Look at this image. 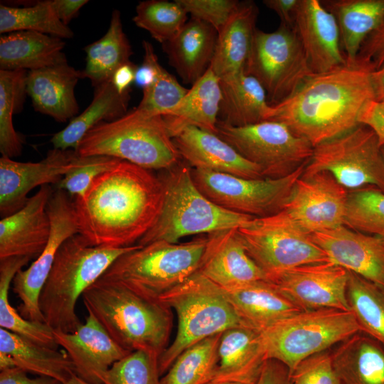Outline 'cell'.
<instances>
[{
  "label": "cell",
  "instance_id": "obj_39",
  "mask_svg": "<svg viewBox=\"0 0 384 384\" xmlns=\"http://www.w3.org/2000/svg\"><path fill=\"white\" fill-rule=\"evenodd\" d=\"M221 334L208 337L182 351L161 377V384H206L211 380L218 368Z\"/></svg>",
  "mask_w": 384,
  "mask_h": 384
},
{
  "label": "cell",
  "instance_id": "obj_55",
  "mask_svg": "<svg viewBox=\"0 0 384 384\" xmlns=\"http://www.w3.org/2000/svg\"><path fill=\"white\" fill-rule=\"evenodd\" d=\"M50 5L59 20L68 26L76 17L87 0H50Z\"/></svg>",
  "mask_w": 384,
  "mask_h": 384
},
{
  "label": "cell",
  "instance_id": "obj_57",
  "mask_svg": "<svg viewBox=\"0 0 384 384\" xmlns=\"http://www.w3.org/2000/svg\"><path fill=\"white\" fill-rule=\"evenodd\" d=\"M371 85L375 100H384V63L372 71L370 75Z\"/></svg>",
  "mask_w": 384,
  "mask_h": 384
},
{
  "label": "cell",
  "instance_id": "obj_44",
  "mask_svg": "<svg viewBox=\"0 0 384 384\" xmlns=\"http://www.w3.org/2000/svg\"><path fill=\"white\" fill-rule=\"evenodd\" d=\"M344 225L384 238V192L373 186L348 191Z\"/></svg>",
  "mask_w": 384,
  "mask_h": 384
},
{
  "label": "cell",
  "instance_id": "obj_20",
  "mask_svg": "<svg viewBox=\"0 0 384 384\" xmlns=\"http://www.w3.org/2000/svg\"><path fill=\"white\" fill-rule=\"evenodd\" d=\"M311 235L331 262L384 287V238L345 225Z\"/></svg>",
  "mask_w": 384,
  "mask_h": 384
},
{
  "label": "cell",
  "instance_id": "obj_2",
  "mask_svg": "<svg viewBox=\"0 0 384 384\" xmlns=\"http://www.w3.org/2000/svg\"><path fill=\"white\" fill-rule=\"evenodd\" d=\"M370 63L356 59L331 70L307 76L267 120L286 124L313 146L359 125L365 106L375 100Z\"/></svg>",
  "mask_w": 384,
  "mask_h": 384
},
{
  "label": "cell",
  "instance_id": "obj_30",
  "mask_svg": "<svg viewBox=\"0 0 384 384\" xmlns=\"http://www.w3.org/2000/svg\"><path fill=\"white\" fill-rule=\"evenodd\" d=\"M220 100V79L209 68L178 103L162 115L171 137L188 126L216 134Z\"/></svg>",
  "mask_w": 384,
  "mask_h": 384
},
{
  "label": "cell",
  "instance_id": "obj_13",
  "mask_svg": "<svg viewBox=\"0 0 384 384\" xmlns=\"http://www.w3.org/2000/svg\"><path fill=\"white\" fill-rule=\"evenodd\" d=\"M245 73L258 80L272 106L289 97L313 72L293 28L280 24L272 32L255 29Z\"/></svg>",
  "mask_w": 384,
  "mask_h": 384
},
{
  "label": "cell",
  "instance_id": "obj_53",
  "mask_svg": "<svg viewBox=\"0 0 384 384\" xmlns=\"http://www.w3.org/2000/svg\"><path fill=\"white\" fill-rule=\"evenodd\" d=\"M26 373L18 367L2 370L0 373V384H65L49 376L30 378Z\"/></svg>",
  "mask_w": 384,
  "mask_h": 384
},
{
  "label": "cell",
  "instance_id": "obj_47",
  "mask_svg": "<svg viewBox=\"0 0 384 384\" xmlns=\"http://www.w3.org/2000/svg\"><path fill=\"white\" fill-rule=\"evenodd\" d=\"M83 157L82 163L68 173L58 183V189L75 198L83 196L96 177L122 161L106 156Z\"/></svg>",
  "mask_w": 384,
  "mask_h": 384
},
{
  "label": "cell",
  "instance_id": "obj_22",
  "mask_svg": "<svg viewBox=\"0 0 384 384\" xmlns=\"http://www.w3.org/2000/svg\"><path fill=\"white\" fill-rule=\"evenodd\" d=\"M53 193L49 185L41 186L23 208L1 219L0 260L41 254L50 233L47 206Z\"/></svg>",
  "mask_w": 384,
  "mask_h": 384
},
{
  "label": "cell",
  "instance_id": "obj_50",
  "mask_svg": "<svg viewBox=\"0 0 384 384\" xmlns=\"http://www.w3.org/2000/svg\"><path fill=\"white\" fill-rule=\"evenodd\" d=\"M356 59L372 63L375 69L384 63V23L364 40Z\"/></svg>",
  "mask_w": 384,
  "mask_h": 384
},
{
  "label": "cell",
  "instance_id": "obj_51",
  "mask_svg": "<svg viewBox=\"0 0 384 384\" xmlns=\"http://www.w3.org/2000/svg\"><path fill=\"white\" fill-rule=\"evenodd\" d=\"M358 122L369 127L376 135L380 146H384V100H373L361 112Z\"/></svg>",
  "mask_w": 384,
  "mask_h": 384
},
{
  "label": "cell",
  "instance_id": "obj_24",
  "mask_svg": "<svg viewBox=\"0 0 384 384\" xmlns=\"http://www.w3.org/2000/svg\"><path fill=\"white\" fill-rule=\"evenodd\" d=\"M237 228L208 234L198 270L222 289H232L266 279V275L245 250Z\"/></svg>",
  "mask_w": 384,
  "mask_h": 384
},
{
  "label": "cell",
  "instance_id": "obj_28",
  "mask_svg": "<svg viewBox=\"0 0 384 384\" xmlns=\"http://www.w3.org/2000/svg\"><path fill=\"white\" fill-rule=\"evenodd\" d=\"M217 37L214 28L191 18L172 40L163 44L169 64L184 83L193 85L210 68Z\"/></svg>",
  "mask_w": 384,
  "mask_h": 384
},
{
  "label": "cell",
  "instance_id": "obj_60",
  "mask_svg": "<svg viewBox=\"0 0 384 384\" xmlns=\"http://www.w3.org/2000/svg\"><path fill=\"white\" fill-rule=\"evenodd\" d=\"M66 384H90L82 379L80 378L76 375H74Z\"/></svg>",
  "mask_w": 384,
  "mask_h": 384
},
{
  "label": "cell",
  "instance_id": "obj_6",
  "mask_svg": "<svg viewBox=\"0 0 384 384\" xmlns=\"http://www.w3.org/2000/svg\"><path fill=\"white\" fill-rule=\"evenodd\" d=\"M161 178L164 186L161 210L154 225L137 243L142 246L159 240L177 243L188 235L244 227L255 218L209 200L196 187L186 166L176 165Z\"/></svg>",
  "mask_w": 384,
  "mask_h": 384
},
{
  "label": "cell",
  "instance_id": "obj_11",
  "mask_svg": "<svg viewBox=\"0 0 384 384\" xmlns=\"http://www.w3.org/2000/svg\"><path fill=\"white\" fill-rule=\"evenodd\" d=\"M327 171L348 191L367 186L384 192V156L368 127H356L314 146L303 175Z\"/></svg>",
  "mask_w": 384,
  "mask_h": 384
},
{
  "label": "cell",
  "instance_id": "obj_59",
  "mask_svg": "<svg viewBox=\"0 0 384 384\" xmlns=\"http://www.w3.org/2000/svg\"><path fill=\"white\" fill-rule=\"evenodd\" d=\"M14 367L16 366L12 356L6 353L0 352V370H2Z\"/></svg>",
  "mask_w": 384,
  "mask_h": 384
},
{
  "label": "cell",
  "instance_id": "obj_16",
  "mask_svg": "<svg viewBox=\"0 0 384 384\" xmlns=\"http://www.w3.org/2000/svg\"><path fill=\"white\" fill-rule=\"evenodd\" d=\"M348 271L332 262L286 270L266 279L302 311H350L346 297Z\"/></svg>",
  "mask_w": 384,
  "mask_h": 384
},
{
  "label": "cell",
  "instance_id": "obj_36",
  "mask_svg": "<svg viewBox=\"0 0 384 384\" xmlns=\"http://www.w3.org/2000/svg\"><path fill=\"white\" fill-rule=\"evenodd\" d=\"M218 353L216 375L257 378L266 360L260 332L245 326L224 331Z\"/></svg>",
  "mask_w": 384,
  "mask_h": 384
},
{
  "label": "cell",
  "instance_id": "obj_35",
  "mask_svg": "<svg viewBox=\"0 0 384 384\" xmlns=\"http://www.w3.org/2000/svg\"><path fill=\"white\" fill-rule=\"evenodd\" d=\"M129 91L121 93L112 80L95 87L94 97L88 107L71 119L61 131L51 139L53 148L75 150L83 137L102 122L112 121L124 115L127 111Z\"/></svg>",
  "mask_w": 384,
  "mask_h": 384
},
{
  "label": "cell",
  "instance_id": "obj_26",
  "mask_svg": "<svg viewBox=\"0 0 384 384\" xmlns=\"http://www.w3.org/2000/svg\"><path fill=\"white\" fill-rule=\"evenodd\" d=\"M258 8L252 1H240L228 21L218 32L210 68L220 79H231L245 72L253 35L257 28Z\"/></svg>",
  "mask_w": 384,
  "mask_h": 384
},
{
  "label": "cell",
  "instance_id": "obj_5",
  "mask_svg": "<svg viewBox=\"0 0 384 384\" xmlns=\"http://www.w3.org/2000/svg\"><path fill=\"white\" fill-rule=\"evenodd\" d=\"M75 151L81 156H110L149 170H169L181 158L162 116L137 107L95 126Z\"/></svg>",
  "mask_w": 384,
  "mask_h": 384
},
{
  "label": "cell",
  "instance_id": "obj_3",
  "mask_svg": "<svg viewBox=\"0 0 384 384\" xmlns=\"http://www.w3.org/2000/svg\"><path fill=\"white\" fill-rule=\"evenodd\" d=\"M82 298L87 312L125 350L146 351L159 358L169 345L173 310L160 301L102 277L85 291Z\"/></svg>",
  "mask_w": 384,
  "mask_h": 384
},
{
  "label": "cell",
  "instance_id": "obj_25",
  "mask_svg": "<svg viewBox=\"0 0 384 384\" xmlns=\"http://www.w3.org/2000/svg\"><path fill=\"white\" fill-rule=\"evenodd\" d=\"M81 78H84L82 70H75L68 63L30 70L26 76V93L37 112L65 122L79 111L75 87Z\"/></svg>",
  "mask_w": 384,
  "mask_h": 384
},
{
  "label": "cell",
  "instance_id": "obj_46",
  "mask_svg": "<svg viewBox=\"0 0 384 384\" xmlns=\"http://www.w3.org/2000/svg\"><path fill=\"white\" fill-rule=\"evenodd\" d=\"M188 89L183 87L158 61L153 82L143 90L137 109L151 114L163 115L176 105Z\"/></svg>",
  "mask_w": 384,
  "mask_h": 384
},
{
  "label": "cell",
  "instance_id": "obj_42",
  "mask_svg": "<svg viewBox=\"0 0 384 384\" xmlns=\"http://www.w3.org/2000/svg\"><path fill=\"white\" fill-rule=\"evenodd\" d=\"M36 31L60 38H71L73 31L55 15L50 0L37 1L32 6L12 7L0 5V33Z\"/></svg>",
  "mask_w": 384,
  "mask_h": 384
},
{
  "label": "cell",
  "instance_id": "obj_14",
  "mask_svg": "<svg viewBox=\"0 0 384 384\" xmlns=\"http://www.w3.org/2000/svg\"><path fill=\"white\" fill-rule=\"evenodd\" d=\"M306 164L279 178H245L198 169H191V176L199 191L216 205L234 213L264 218L284 208Z\"/></svg>",
  "mask_w": 384,
  "mask_h": 384
},
{
  "label": "cell",
  "instance_id": "obj_61",
  "mask_svg": "<svg viewBox=\"0 0 384 384\" xmlns=\"http://www.w3.org/2000/svg\"><path fill=\"white\" fill-rule=\"evenodd\" d=\"M381 149H382V151H383V156H384V146H381Z\"/></svg>",
  "mask_w": 384,
  "mask_h": 384
},
{
  "label": "cell",
  "instance_id": "obj_12",
  "mask_svg": "<svg viewBox=\"0 0 384 384\" xmlns=\"http://www.w3.org/2000/svg\"><path fill=\"white\" fill-rule=\"evenodd\" d=\"M216 134L259 166L263 176L268 178L292 174L309 162L314 151L309 141L276 121L234 127L218 120Z\"/></svg>",
  "mask_w": 384,
  "mask_h": 384
},
{
  "label": "cell",
  "instance_id": "obj_21",
  "mask_svg": "<svg viewBox=\"0 0 384 384\" xmlns=\"http://www.w3.org/2000/svg\"><path fill=\"white\" fill-rule=\"evenodd\" d=\"M53 333L58 346L73 362L76 375L90 384H102V373L131 353L120 346L90 312L74 332Z\"/></svg>",
  "mask_w": 384,
  "mask_h": 384
},
{
  "label": "cell",
  "instance_id": "obj_52",
  "mask_svg": "<svg viewBox=\"0 0 384 384\" xmlns=\"http://www.w3.org/2000/svg\"><path fill=\"white\" fill-rule=\"evenodd\" d=\"M255 384H292L291 373L282 363L266 359Z\"/></svg>",
  "mask_w": 384,
  "mask_h": 384
},
{
  "label": "cell",
  "instance_id": "obj_32",
  "mask_svg": "<svg viewBox=\"0 0 384 384\" xmlns=\"http://www.w3.org/2000/svg\"><path fill=\"white\" fill-rule=\"evenodd\" d=\"M321 1L337 21L346 61H355L364 40L384 23V0Z\"/></svg>",
  "mask_w": 384,
  "mask_h": 384
},
{
  "label": "cell",
  "instance_id": "obj_4",
  "mask_svg": "<svg viewBox=\"0 0 384 384\" xmlns=\"http://www.w3.org/2000/svg\"><path fill=\"white\" fill-rule=\"evenodd\" d=\"M139 246L93 245L79 233L59 247L39 297L44 322L53 330L76 331L82 324L75 311L77 302L122 255Z\"/></svg>",
  "mask_w": 384,
  "mask_h": 384
},
{
  "label": "cell",
  "instance_id": "obj_38",
  "mask_svg": "<svg viewBox=\"0 0 384 384\" xmlns=\"http://www.w3.org/2000/svg\"><path fill=\"white\" fill-rule=\"evenodd\" d=\"M31 260L28 257H11L0 260L1 328L42 346L58 349L53 329L46 323L23 319L10 304L9 290L16 273Z\"/></svg>",
  "mask_w": 384,
  "mask_h": 384
},
{
  "label": "cell",
  "instance_id": "obj_23",
  "mask_svg": "<svg viewBox=\"0 0 384 384\" xmlns=\"http://www.w3.org/2000/svg\"><path fill=\"white\" fill-rule=\"evenodd\" d=\"M173 140L181 158L193 169L245 178H265L259 166L245 159L214 133L188 126L176 133Z\"/></svg>",
  "mask_w": 384,
  "mask_h": 384
},
{
  "label": "cell",
  "instance_id": "obj_33",
  "mask_svg": "<svg viewBox=\"0 0 384 384\" xmlns=\"http://www.w3.org/2000/svg\"><path fill=\"white\" fill-rule=\"evenodd\" d=\"M220 85L219 121L242 127L267 120L271 105L257 79L243 72L231 79L220 80Z\"/></svg>",
  "mask_w": 384,
  "mask_h": 384
},
{
  "label": "cell",
  "instance_id": "obj_9",
  "mask_svg": "<svg viewBox=\"0 0 384 384\" xmlns=\"http://www.w3.org/2000/svg\"><path fill=\"white\" fill-rule=\"evenodd\" d=\"M361 329L351 311L336 309L302 311L260 331L266 359L292 373L304 359L331 349Z\"/></svg>",
  "mask_w": 384,
  "mask_h": 384
},
{
  "label": "cell",
  "instance_id": "obj_31",
  "mask_svg": "<svg viewBox=\"0 0 384 384\" xmlns=\"http://www.w3.org/2000/svg\"><path fill=\"white\" fill-rule=\"evenodd\" d=\"M62 38L36 31H16L0 38V68L35 70L67 62Z\"/></svg>",
  "mask_w": 384,
  "mask_h": 384
},
{
  "label": "cell",
  "instance_id": "obj_27",
  "mask_svg": "<svg viewBox=\"0 0 384 384\" xmlns=\"http://www.w3.org/2000/svg\"><path fill=\"white\" fill-rule=\"evenodd\" d=\"M223 290L242 322L260 332L302 311L266 279Z\"/></svg>",
  "mask_w": 384,
  "mask_h": 384
},
{
  "label": "cell",
  "instance_id": "obj_8",
  "mask_svg": "<svg viewBox=\"0 0 384 384\" xmlns=\"http://www.w3.org/2000/svg\"><path fill=\"white\" fill-rule=\"evenodd\" d=\"M208 238L183 243L164 240L119 256L101 277L151 300L159 299L198 272Z\"/></svg>",
  "mask_w": 384,
  "mask_h": 384
},
{
  "label": "cell",
  "instance_id": "obj_17",
  "mask_svg": "<svg viewBox=\"0 0 384 384\" xmlns=\"http://www.w3.org/2000/svg\"><path fill=\"white\" fill-rule=\"evenodd\" d=\"M348 190L327 171L297 181L283 210L309 233L345 224Z\"/></svg>",
  "mask_w": 384,
  "mask_h": 384
},
{
  "label": "cell",
  "instance_id": "obj_10",
  "mask_svg": "<svg viewBox=\"0 0 384 384\" xmlns=\"http://www.w3.org/2000/svg\"><path fill=\"white\" fill-rule=\"evenodd\" d=\"M238 238L266 279L294 267L331 262L311 233L294 222L283 210L255 218L236 229Z\"/></svg>",
  "mask_w": 384,
  "mask_h": 384
},
{
  "label": "cell",
  "instance_id": "obj_37",
  "mask_svg": "<svg viewBox=\"0 0 384 384\" xmlns=\"http://www.w3.org/2000/svg\"><path fill=\"white\" fill-rule=\"evenodd\" d=\"M84 50L86 53V65L82 70L83 76L90 80L95 88L112 80L119 67L131 62L132 50L124 32L118 10L112 11L106 33L85 47Z\"/></svg>",
  "mask_w": 384,
  "mask_h": 384
},
{
  "label": "cell",
  "instance_id": "obj_49",
  "mask_svg": "<svg viewBox=\"0 0 384 384\" xmlns=\"http://www.w3.org/2000/svg\"><path fill=\"white\" fill-rule=\"evenodd\" d=\"M191 18L202 21L220 31L237 8L236 0H176Z\"/></svg>",
  "mask_w": 384,
  "mask_h": 384
},
{
  "label": "cell",
  "instance_id": "obj_54",
  "mask_svg": "<svg viewBox=\"0 0 384 384\" xmlns=\"http://www.w3.org/2000/svg\"><path fill=\"white\" fill-rule=\"evenodd\" d=\"M299 0H264L263 4L274 11L281 20V24L293 28L294 18Z\"/></svg>",
  "mask_w": 384,
  "mask_h": 384
},
{
  "label": "cell",
  "instance_id": "obj_48",
  "mask_svg": "<svg viewBox=\"0 0 384 384\" xmlns=\"http://www.w3.org/2000/svg\"><path fill=\"white\" fill-rule=\"evenodd\" d=\"M292 384H342L334 368L331 349L302 361L291 373Z\"/></svg>",
  "mask_w": 384,
  "mask_h": 384
},
{
  "label": "cell",
  "instance_id": "obj_41",
  "mask_svg": "<svg viewBox=\"0 0 384 384\" xmlns=\"http://www.w3.org/2000/svg\"><path fill=\"white\" fill-rule=\"evenodd\" d=\"M27 73L0 70V151L12 159L21 154L23 139L13 124V114L21 111L26 93Z\"/></svg>",
  "mask_w": 384,
  "mask_h": 384
},
{
  "label": "cell",
  "instance_id": "obj_40",
  "mask_svg": "<svg viewBox=\"0 0 384 384\" xmlns=\"http://www.w3.org/2000/svg\"><path fill=\"white\" fill-rule=\"evenodd\" d=\"M348 271V270H347ZM346 297L360 329L384 346V287L348 271Z\"/></svg>",
  "mask_w": 384,
  "mask_h": 384
},
{
  "label": "cell",
  "instance_id": "obj_15",
  "mask_svg": "<svg viewBox=\"0 0 384 384\" xmlns=\"http://www.w3.org/2000/svg\"><path fill=\"white\" fill-rule=\"evenodd\" d=\"M47 211L50 221L48 241L31 265L26 270H20L12 281L13 292L21 301L18 312L26 320L40 323L45 322L39 307V297L57 252L68 238L78 233L73 202L68 193L60 189L53 192Z\"/></svg>",
  "mask_w": 384,
  "mask_h": 384
},
{
  "label": "cell",
  "instance_id": "obj_1",
  "mask_svg": "<svg viewBox=\"0 0 384 384\" xmlns=\"http://www.w3.org/2000/svg\"><path fill=\"white\" fill-rule=\"evenodd\" d=\"M164 194L161 178L122 160L75 198L78 233L93 245H134L156 223Z\"/></svg>",
  "mask_w": 384,
  "mask_h": 384
},
{
  "label": "cell",
  "instance_id": "obj_43",
  "mask_svg": "<svg viewBox=\"0 0 384 384\" xmlns=\"http://www.w3.org/2000/svg\"><path fill=\"white\" fill-rule=\"evenodd\" d=\"M187 16L176 0H146L137 6L133 21L148 31L154 40L164 44L178 33L188 21Z\"/></svg>",
  "mask_w": 384,
  "mask_h": 384
},
{
  "label": "cell",
  "instance_id": "obj_7",
  "mask_svg": "<svg viewBox=\"0 0 384 384\" xmlns=\"http://www.w3.org/2000/svg\"><path fill=\"white\" fill-rule=\"evenodd\" d=\"M159 301L174 310L177 317L176 336L158 358L161 377L191 346L230 328L247 326L223 289L198 272L165 293Z\"/></svg>",
  "mask_w": 384,
  "mask_h": 384
},
{
  "label": "cell",
  "instance_id": "obj_18",
  "mask_svg": "<svg viewBox=\"0 0 384 384\" xmlns=\"http://www.w3.org/2000/svg\"><path fill=\"white\" fill-rule=\"evenodd\" d=\"M75 150L53 148L38 162H20L11 158L0 159V214L10 215L26 203L34 188L58 183L70 171L83 161Z\"/></svg>",
  "mask_w": 384,
  "mask_h": 384
},
{
  "label": "cell",
  "instance_id": "obj_45",
  "mask_svg": "<svg viewBox=\"0 0 384 384\" xmlns=\"http://www.w3.org/2000/svg\"><path fill=\"white\" fill-rule=\"evenodd\" d=\"M102 384H161L158 358L143 351L131 352L101 375Z\"/></svg>",
  "mask_w": 384,
  "mask_h": 384
},
{
  "label": "cell",
  "instance_id": "obj_34",
  "mask_svg": "<svg viewBox=\"0 0 384 384\" xmlns=\"http://www.w3.org/2000/svg\"><path fill=\"white\" fill-rule=\"evenodd\" d=\"M0 352L11 356L16 366L27 373L49 376L65 384L76 375L75 365L65 351L40 345L2 328Z\"/></svg>",
  "mask_w": 384,
  "mask_h": 384
},
{
  "label": "cell",
  "instance_id": "obj_19",
  "mask_svg": "<svg viewBox=\"0 0 384 384\" xmlns=\"http://www.w3.org/2000/svg\"><path fill=\"white\" fill-rule=\"evenodd\" d=\"M292 28L313 73L326 72L347 63L337 21L321 0H299Z\"/></svg>",
  "mask_w": 384,
  "mask_h": 384
},
{
  "label": "cell",
  "instance_id": "obj_58",
  "mask_svg": "<svg viewBox=\"0 0 384 384\" xmlns=\"http://www.w3.org/2000/svg\"><path fill=\"white\" fill-rule=\"evenodd\" d=\"M257 378H240L233 375H215L206 384H255Z\"/></svg>",
  "mask_w": 384,
  "mask_h": 384
},
{
  "label": "cell",
  "instance_id": "obj_29",
  "mask_svg": "<svg viewBox=\"0 0 384 384\" xmlns=\"http://www.w3.org/2000/svg\"><path fill=\"white\" fill-rule=\"evenodd\" d=\"M334 368L342 384H384V346L358 331L331 349Z\"/></svg>",
  "mask_w": 384,
  "mask_h": 384
},
{
  "label": "cell",
  "instance_id": "obj_56",
  "mask_svg": "<svg viewBox=\"0 0 384 384\" xmlns=\"http://www.w3.org/2000/svg\"><path fill=\"white\" fill-rule=\"evenodd\" d=\"M137 66L132 62L119 67L114 73L112 82L118 92L124 93L129 91L130 85L134 82Z\"/></svg>",
  "mask_w": 384,
  "mask_h": 384
}]
</instances>
